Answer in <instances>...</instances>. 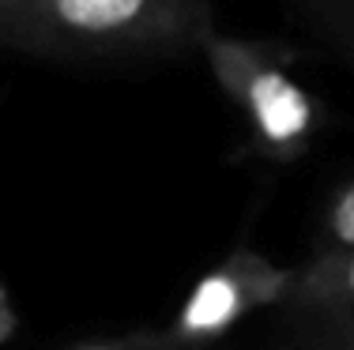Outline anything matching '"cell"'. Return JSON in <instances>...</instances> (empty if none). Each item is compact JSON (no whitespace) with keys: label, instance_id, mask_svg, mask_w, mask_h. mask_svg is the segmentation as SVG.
<instances>
[{"label":"cell","instance_id":"obj_1","mask_svg":"<svg viewBox=\"0 0 354 350\" xmlns=\"http://www.w3.org/2000/svg\"><path fill=\"white\" fill-rule=\"evenodd\" d=\"M204 0H0V46L61 61H147L204 49Z\"/></svg>","mask_w":354,"mask_h":350},{"label":"cell","instance_id":"obj_2","mask_svg":"<svg viewBox=\"0 0 354 350\" xmlns=\"http://www.w3.org/2000/svg\"><path fill=\"white\" fill-rule=\"evenodd\" d=\"M204 57L223 95L241 113L260 155L290 162L306 151L317 128V106L306 87L290 76L286 57H279L272 46L226 38L215 30L204 41Z\"/></svg>","mask_w":354,"mask_h":350},{"label":"cell","instance_id":"obj_3","mask_svg":"<svg viewBox=\"0 0 354 350\" xmlns=\"http://www.w3.org/2000/svg\"><path fill=\"white\" fill-rule=\"evenodd\" d=\"M290 279L294 271H283L252 249H241L200 279L177 320L155 336L166 343V350H212L249 313L268 309V305L279 309Z\"/></svg>","mask_w":354,"mask_h":350},{"label":"cell","instance_id":"obj_4","mask_svg":"<svg viewBox=\"0 0 354 350\" xmlns=\"http://www.w3.org/2000/svg\"><path fill=\"white\" fill-rule=\"evenodd\" d=\"M283 350H354V253L309 256L279 302Z\"/></svg>","mask_w":354,"mask_h":350},{"label":"cell","instance_id":"obj_5","mask_svg":"<svg viewBox=\"0 0 354 350\" xmlns=\"http://www.w3.org/2000/svg\"><path fill=\"white\" fill-rule=\"evenodd\" d=\"M335 253H354V181L339 188V196L324 207L313 241V256H335Z\"/></svg>","mask_w":354,"mask_h":350},{"label":"cell","instance_id":"obj_6","mask_svg":"<svg viewBox=\"0 0 354 350\" xmlns=\"http://www.w3.org/2000/svg\"><path fill=\"white\" fill-rule=\"evenodd\" d=\"M61 350H166L158 336H117V339H80Z\"/></svg>","mask_w":354,"mask_h":350},{"label":"cell","instance_id":"obj_7","mask_svg":"<svg viewBox=\"0 0 354 350\" xmlns=\"http://www.w3.org/2000/svg\"><path fill=\"white\" fill-rule=\"evenodd\" d=\"M301 4H317V8L339 15L343 23H351V27H354V0H301Z\"/></svg>","mask_w":354,"mask_h":350}]
</instances>
